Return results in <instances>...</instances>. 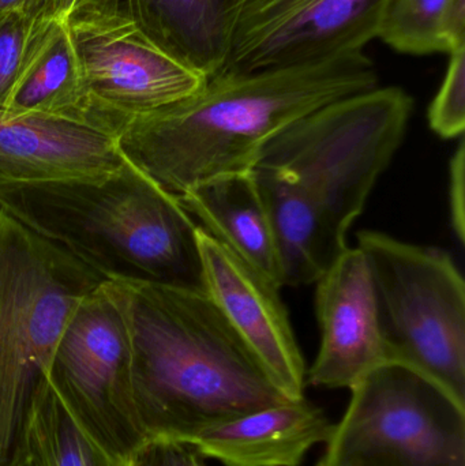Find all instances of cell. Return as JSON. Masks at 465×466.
I'll use <instances>...</instances> for the list:
<instances>
[{"mask_svg":"<svg viewBox=\"0 0 465 466\" xmlns=\"http://www.w3.org/2000/svg\"><path fill=\"white\" fill-rule=\"evenodd\" d=\"M414 101L374 87L284 128L250 174L275 233L283 287L316 284L347 248V232L400 149Z\"/></svg>","mask_w":465,"mask_h":466,"instance_id":"1","label":"cell"},{"mask_svg":"<svg viewBox=\"0 0 465 466\" xmlns=\"http://www.w3.org/2000/svg\"><path fill=\"white\" fill-rule=\"evenodd\" d=\"M122 315L147 442L187 443L245 413L292 401L202 288L104 281Z\"/></svg>","mask_w":465,"mask_h":466,"instance_id":"2","label":"cell"},{"mask_svg":"<svg viewBox=\"0 0 465 466\" xmlns=\"http://www.w3.org/2000/svg\"><path fill=\"white\" fill-rule=\"evenodd\" d=\"M379 86L362 52L297 67L216 76L185 100L130 120L123 157L180 196L224 175L250 172L265 145L300 117Z\"/></svg>","mask_w":465,"mask_h":466,"instance_id":"3","label":"cell"},{"mask_svg":"<svg viewBox=\"0 0 465 466\" xmlns=\"http://www.w3.org/2000/svg\"><path fill=\"white\" fill-rule=\"evenodd\" d=\"M0 208L104 281L204 289L199 227L130 161L96 179L0 183Z\"/></svg>","mask_w":465,"mask_h":466,"instance_id":"4","label":"cell"},{"mask_svg":"<svg viewBox=\"0 0 465 466\" xmlns=\"http://www.w3.org/2000/svg\"><path fill=\"white\" fill-rule=\"evenodd\" d=\"M104 279L0 208V466L30 459L29 426L71 315Z\"/></svg>","mask_w":465,"mask_h":466,"instance_id":"5","label":"cell"},{"mask_svg":"<svg viewBox=\"0 0 465 466\" xmlns=\"http://www.w3.org/2000/svg\"><path fill=\"white\" fill-rule=\"evenodd\" d=\"M388 360L425 372L465 404V284L450 252L360 231Z\"/></svg>","mask_w":465,"mask_h":466,"instance_id":"6","label":"cell"},{"mask_svg":"<svg viewBox=\"0 0 465 466\" xmlns=\"http://www.w3.org/2000/svg\"><path fill=\"white\" fill-rule=\"evenodd\" d=\"M349 390L318 466H465V404L425 372L388 360Z\"/></svg>","mask_w":465,"mask_h":466,"instance_id":"7","label":"cell"},{"mask_svg":"<svg viewBox=\"0 0 465 466\" xmlns=\"http://www.w3.org/2000/svg\"><path fill=\"white\" fill-rule=\"evenodd\" d=\"M78 52L86 122L116 137L130 120L198 92L207 76L125 14L81 3L67 19Z\"/></svg>","mask_w":465,"mask_h":466,"instance_id":"8","label":"cell"},{"mask_svg":"<svg viewBox=\"0 0 465 466\" xmlns=\"http://www.w3.org/2000/svg\"><path fill=\"white\" fill-rule=\"evenodd\" d=\"M103 284L71 315L49 380L109 451L131 461L147 437L134 402L127 329Z\"/></svg>","mask_w":465,"mask_h":466,"instance_id":"9","label":"cell"},{"mask_svg":"<svg viewBox=\"0 0 465 466\" xmlns=\"http://www.w3.org/2000/svg\"><path fill=\"white\" fill-rule=\"evenodd\" d=\"M390 0H242L217 76L311 65L362 52Z\"/></svg>","mask_w":465,"mask_h":466,"instance_id":"10","label":"cell"},{"mask_svg":"<svg viewBox=\"0 0 465 466\" xmlns=\"http://www.w3.org/2000/svg\"><path fill=\"white\" fill-rule=\"evenodd\" d=\"M202 287L276 388L305 399V359L281 288L199 228Z\"/></svg>","mask_w":465,"mask_h":466,"instance_id":"11","label":"cell"},{"mask_svg":"<svg viewBox=\"0 0 465 466\" xmlns=\"http://www.w3.org/2000/svg\"><path fill=\"white\" fill-rule=\"evenodd\" d=\"M316 284L321 344L306 380L317 388L351 389L388 361L365 255L347 247Z\"/></svg>","mask_w":465,"mask_h":466,"instance_id":"12","label":"cell"},{"mask_svg":"<svg viewBox=\"0 0 465 466\" xmlns=\"http://www.w3.org/2000/svg\"><path fill=\"white\" fill-rule=\"evenodd\" d=\"M125 163L116 137L101 128L0 106V183L96 179Z\"/></svg>","mask_w":465,"mask_h":466,"instance_id":"13","label":"cell"},{"mask_svg":"<svg viewBox=\"0 0 465 466\" xmlns=\"http://www.w3.org/2000/svg\"><path fill=\"white\" fill-rule=\"evenodd\" d=\"M333 427L321 408L303 399L209 427L187 445L226 466H299L314 446L328 442Z\"/></svg>","mask_w":465,"mask_h":466,"instance_id":"14","label":"cell"},{"mask_svg":"<svg viewBox=\"0 0 465 466\" xmlns=\"http://www.w3.org/2000/svg\"><path fill=\"white\" fill-rule=\"evenodd\" d=\"M125 14L158 46L213 78L226 60L242 0H82Z\"/></svg>","mask_w":465,"mask_h":466,"instance_id":"15","label":"cell"},{"mask_svg":"<svg viewBox=\"0 0 465 466\" xmlns=\"http://www.w3.org/2000/svg\"><path fill=\"white\" fill-rule=\"evenodd\" d=\"M177 197L202 231L283 288L275 233L250 172L215 177Z\"/></svg>","mask_w":465,"mask_h":466,"instance_id":"16","label":"cell"},{"mask_svg":"<svg viewBox=\"0 0 465 466\" xmlns=\"http://www.w3.org/2000/svg\"><path fill=\"white\" fill-rule=\"evenodd\" d=\"M3 108L87 123L81 66L67 21L29 24L18 76Z\"/></svg>","mask_w":465,"mask_h":466,"instance_id":"17","label":"cell"},{"mask_svg":"<svg viewBox=\"0 0 465 466\" xmlns=\"http://www.w3.org/2000/svg\"><path fill=\"white\" fill-rule=\"evenodd\" d=\"M29 448L40 466H131L93 434L51 380L30 419Z\"/></svg>","mask_w":465,"mask_h":466,"instance_id":"18","label":"cell"},{"mask_svg":"<svg viewBox=\"0 0 465 466\" xmlns=\"http://www.w3.org/2000/svg\"><path fill=\"white\" fill-rule=\"evenodd\" d=\"M377 37L409 55L465 48V0H390Z\"/></svg>","mask_w":465,"mask_h":466,"instance_id":"19","label":"cell"},{"mask_svg":"<svg viewBox=\"0 0 465 466\" xmlns=\"http://www.w3.org/2000/svg\"><path fill=\"white\" fill-rule=\"evenodd\" d=\"M431 130L444 139L464 137L465 48L450 54V65L439 93L429 108Z\"/></svg>","mask_w":465,"mask_h":466,"instance_id":"20","label":"cell"},{"mask_svg":"<svg viewBox=\"0 0 465 466\" xmlns=\"http://www.w3.org/2000/svg\"><path fill=\"white\" fill-rule=\"evenodd\" d=\"M24 11H15L0 22V106H5L18 76L27 33Z\"/></svg>","mask_w":465,"mask_h":466,"instance_id":"21","label":"cell"},{"mask_svg":"<svg viewBox=\"0 0 465 466\" xmlns=\"http://www.w3.org/2000/svg\"><path fill=\"white\" fill-rule=\"evenodd\" d=\"M130 462L131 466H205L193 446L174 441H149Z\"/></svg>","mask_w":465,"mask_h":466,"instance_id":"22","label":"cell"},{"mask_svg":"<svg viewBox=\"0 0 465 466\" xmlns=\"http://www.w3.org/2000/svg\"><path fill=\"white\" fill-rule=\"evenodd\" d=\"M465 147L464 137L459 138L458 149L450 158V223L459 241L465 236Z\"/></svg>","mask_w":465,"mask_h":466,"instance_id":"23","label":"cell"},{"mask_svg":"<svg viewBox=\"0 0 465 466\" xmlns=\"http://www.w3.org/2000/svg\"><path fill=\"white\" fill-rule=\"evenodd\" d=\"M82 0H26L24 14L30 25L67 21Z\"/></svg>","mask_w":465,"mask_h":466,"instance_id":"24","label":"cell"},{"mask_svg":"<svg viewBox=\"0 0 465 466\" xmlns=\"http://www.w3.org/2000/svg\"><path fill=\"white\" fill-rule=\"evenodd\" d=\"M21 466H40L37 461H35V457L30 456V459L27 460L26 462H24Z\"/></svg>","mask_w":465,"mask_h":466,"instance_id":"25","label":"cell"}]
</instances>
